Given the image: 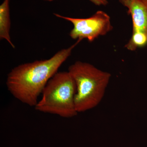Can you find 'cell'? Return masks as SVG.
<instances>
[{
	"mask_svg": "<svg viewBox=\"0 0 147 147\" xmlns=\"http://www.w3.org/2000/svg\"><path fill=\"white\" fill-rule=\"evenodd\" d=\"M82 39L68 48L57 52L50 59L24 63L11 69L6 85L15 98L30 106H35L46 84L71 55Z\"/></svg>",
	"mask_w": 147,
	"mask_h": 147,
	"instance_id": "1",
	"label": "cell"
},
{
	"mask_svg": "<svg viewBox=\"0 0 147 147\" xmlns=\"http://www.w3.org/2000/svg\"><path fill=\"white\" fill-rule=\"evenodd\" d=\"M68 71L76 84L75 104L78 113L97 106L104 96L111 74L80 61L70 65Z\"/></svg>",
	"mask_w": 147,
	"mask_h": 147,
	"instance_id": "2",
	"label": "cell"
},
{
	"mask_svg": "<svg viewBox=\"0 0 147 147\" xmlns=\"http://www.w3.org/2000/svg\"><path fill=\"white\" fill-rule=\"evenodd\" d=\"M76 91V84L68 71L57 72L46 84L35 110L65 118L73 117L78 113L75 104Z\"/></svg>",
	"mask_w": 147,
	"mask_h": 147,
	"instance_id": "3",
	"label": "cell"
},
{
	"mask_svg": "<svg viewBox=\"0 0 147 147\" xmlns=\"http://www.w3.org/2000/svg\"><path fill=\"white\" fill-rule=\"evenodd\" d=\"M58 18L71 22L73 28L69 33L72 39H86L90 42L98 37L107 34L112 30L110 16L102 11H98L92 16L87 18H74L54 13Z\"/></svg>",
	"mask_w": 147,
	"mask_h": 147,
	"instance_id": "4",
	"label": "cell"
},
{
	"mask_svg": "<svg viewBox=\"0 0 147 147\" xmlns=\"http://www.w3.org/2000/svg\"><path fill=\"white\" fill-rule=\"evenodd\" d=\"M127 8L132 18V32L147 34V5L142 0H132Z\"/></svg>",
	"mask_w": 147,
	"mask_h": 147,
	"instance_id": "5",
	"label": "cell"
},
{
	"mask_svg": "<svg viewBox=\"0 0 147 147\" xmlns=\"http://www.w3.org/2000/svg\"><path fill=\"white\" fill-rule=\"evenodd\" d=\"M9 2V0H4L0 5V39L5 40L14 49L15 46L11 41L9 34L11 23Z\"/></svg>",
	"mask_w": 147,
	"mask_h": 147,
	"instance_id": "6",
	"label": "cell"
},
{
	"mask_svg": "<svg viewBox=\"0 0 147 147\" xmlns=\"http://www.w3.org/2000/svg\"><path fill=\"white\" fill-rule=\"evenodd\" d=\"M147 44V34L144 32H132V35L125 45L127 49L133 51L137 48L144 47Z\"/></svg>",
	"mask_w": 147,
	"mask_h": 147,
	"instance_id": "7",
	"label": "cell"
},
{
	"mask_svg": "<svg viewBox=\"0 0 147 147\" xmlns=\"http://www.w3.org/2000/svg\"><path fill=\"white\" fill-rule=\"evenodd\" d=\"M47 1H53L54 0H43ZM93 3L95 5L98 6L107 5L108 4V1L107 0H89Z\"/></svg>",
	"mask_w": 147,
	"mask_h": 147,
	"instance_id": "8",
	"label": "cell"
},
{
	"mask_svg": "<svg viewBox=\"0 0 147 147\" xmlns=\"http://www.w3.org/2000/svg\"><path fill=\"white\" fill-rule=\"evenodd\" d=\"M131 1L132 0H119L120 2L127 7H128L130 3L131 2Z\"/></svg>",
	"mask_w": 147,
	"mask_h": 147,
	"instance_id": "9",
	"label": "cell"
},
{
	"mask_svg": "<svg viewBox=\"0 0 147 147\" xmlns=\"http://www.w3.org/2000/svg\"><path fill=\"white\" fill-rule=\"evenodd\" d=\"M142 1H143L147 5V0H142Z\"/></svg>",
	"mask_w": 147,
	"mask_h": 147,
	"instance_id": "10",
	"label": "cell"
}]
</instances>
